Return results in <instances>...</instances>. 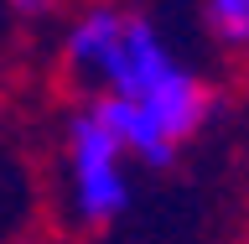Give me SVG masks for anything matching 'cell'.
I'll list each match as a JSON object with an SVG mask.
<instances>
[{"label":"cell","instance_id":"cell-1","mask_svg":"<svg viewBox=\"0 0 249 244\" xmlns=\"http://www.w3.org/2000/svg\"><path fill=\"white\" fill-rule=\"evenodd\" d=\"M62 73L89 99L135 104L161 135L182 151L218 114V89L166 42L145 11L93 0L62 31Z\"/></svg>","mask_w":249,"mask_h":244},{"label":"cell","instance_id":"cell-2","mask_svg":"<svg viewBox=\"0 0 249 244\" xmlns=\"http://www.w3.org/2000/svg\"><path fill=\"white\" fill-rule=\"evenodd\" d=\"M62 182H68V213L78 229H109L130 213V198H135L130 156L104 130L93 104H78L62 125Z\"/></svg>","mask_w":249,"mask_h":244},{"label":"cell","instance_id":"cell-3","mask_svg":"<svg viewBox=\"0 0 249 244\" xmlns=\"http://www.w3.org/2000/svg\"><path fill=\"white\" fill-rule=\"evenodd\" d=\"M202 26L229 57H249V0H197Z\"/></svg>","mask_w":249,"mask_h":244},{"label":"cell","instance_id":"cell-4","mask_svg":"<svg viewBox=\"0 0 249 244\" xmlns=\"http://www.w3.org/2000/svg\"><path fill=\"white\" fill-rule=\"evenodd\" d=\"M5 5H11L21 21H42V16H52V11H57L62 0H5Z\"/></svg>","mask_w":249,"mask_h":244}]
</instances>
